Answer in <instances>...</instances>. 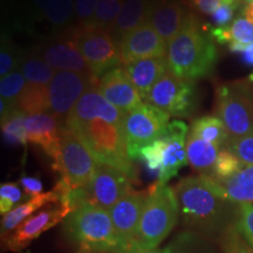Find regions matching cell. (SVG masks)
Segmentation results:
<instances>
[{
	"label": "cell",
	"instance_id": "obj_1",
	"mask_svg": "<svg viewBox=\"0 0 253 253\" xmlns=\"http://www.w3.org/2000/svg\"><path fill=\"white\" fill-rule=\"evenodd\" d=\"M183 224L204 236H221L236 224L238 204L227 199L217 181L207 176L186 177L175 188Z\"/></svg>",
	"mask_w": 253,
	"mask_h": 253
},
{
	"label": "cell",
	"instance_id": "obj_2",
	"mask_svg": "<svg viewBox=\"0 0 253 253\" xmlns=\"http://www.w3.org/2000/svg\"><path fill=\"white\" fill-rule=\"evenodd\" d=\"M207 28L194 14H186L184 25L170 43L167 55L169 68L177 77L195 81L213 74L218 50Z\"/></svg>",
	"mask_w": 253,
	"mask_h": 253
},
{
	"label": "cell",
	"instance_id": "obj_3",
	"mask_svg": "<svg viewBox=\"0 0 253 253\" xmlns=\"http://www.w3.org/2000/svg\"><path fill=\"white\" fill-rule=\"evenodd\" d=\"M65 126L89 148L97 162L116 168L135 181L136 169L121 126L104 120H91L66 123Z\"/></svg>",
	"mask_w": 253,
	"mask_h": 253
},
{
	"label": "cell",
	"instance_id": "obj_4",
	"mask_svg": "<svg viewBox=\"0 0 253 253\" xmlns=\"http://www.w3.org/2000/svg\"><path fill=\"white\" fill-rule=\"evenodd\" d=\"M63 232L84 251L122 253L109 212L96 205L84 203L75 209L63 221Z\"/></svg>",
	"mask_w": 253,
	"mask_h": 253
},
{
	"label": "cell",
	"instance_id": "obj_5",
	"mask_svg": "<svg viewBox=\"0 0 253 253\" xmlns=\"http://www.w3.org/2000/svg\"><path fill=\"white\" fill-rule=\"evenodd\" d=\"M179 204L173 188L156 182L148 189L147 199L137 231L141 249H156L178 221Z\"/></svg>",
	"mask_w": 253,
	"mask_h": 253
},
{
	"label": "cell",
	"instance_id": "obj_6",
	"mask_svg": "<svg viewBox=\"0 0 253 253\" xmlns=\"http://www.w3.org/2000/svg\"><path fill=\"white\" fill-rule=\"evenodd\" d=\"M97 160L89 148L74 132L63 128L58 157L53 162V170L59 173L72 189L86 188L97 168Z\"/></svg>",
	"mask_w": 253,
	"mask_h": 253
},
{
	"label": "cell",
	"instance_id": "obj_7",
	"mask_svg": "<svg viewBox=\"0 0 253 253\" xmlns=\"http://www.w3.org/2000/svg\"><path fill=\"white\" fill-rule=\"evenodd\" d=\"M68 37L86 60L95 78L100 79L112 69L121 67L119 47L110 32L86 25L72 30Z\"/></svg>",
	"mask_w": 253,
	"mask_h": 253
},
{
	"label": "cell",
	"instance_id": "obj_8",
	"mask_svg": "<svg viewBox=\"0 0 253 253\" xmlns=\"http://www.w3.org/2000/svg\"><path fill=\"white\" fill-rule=\"evenodd\" d=\"M198 89L192 80H185L171 69L151 88L145 103L153 104L175 118H190L198 107Z\"/></svg>",
	"mask_w": 253,
	"mask_h": 253
},
{
	"label": "cell",
	"instance_id": "obj_9",
	"mask_svg": "<svg viewBox=\"0 0 253 253\" xmlns=\"http://www.w3.org/2000/svg\"><path fill=\"white\" fill-rule=\"evenodd\" d=\"M216 113L231 140L253 134V101L242 81L221 84L216 91Z\"/></svg>",
	"mask_w": 253,
	"mask_h": 253
},
{
	"label": "cell",
	"instance_id": "obj_10",
	"mask_svg": "<svg viewBox=\"0 0 253 253\" xmlns=\"http://www.w3.org/2000/svg\"><path fill=\"white\" fill-rule=\"evenodd\" d=\"M169 116L164 110L144 102L126 114L122 128L132 161L137 160L144 147L162 138L169 125Z\"/></svg>",
	"mask_w": 253,
	"mask_h": 253
},
{
	"label": "cell",
	"instance_id": "obj_11",
	"mask_svg": "<svg viewBox=\"0 0 253 253\" xmlns=\"http://www.w3.org/2000/svg\"><path fill=\"white\" fill-rule=\"evenodd\" d=\"M99 79L94 75L75 72L58 71L48 84L50 113L65 125L68 114L88 88L97 86Z\"/></svg>",
	"mask_w": 253,
	"mask_h": 253
},
{
	"label": "cell",
	"instance_id": "obj_12",
	"mask_svg": "<svg viewBox=\"0 0 253 253\" xmlns=\"http://www.w3.org/2000/svg\"><path fill=\"white\" fill-rule=\"evenodd\" d=\"M147 199V192L130 191L108 211L120 240L122 253H134L137 249V231Z\"/></svg>",
	"mask_w": 253,
	"mask_h": 253
},
{
	"label": "cell",
	"instance_id": "obj_13",
	"mask_svg": "<svg viewBox=\"0 0 253 253\" xmlns=\"http://www.w3.org/2000/svg\"><path fill=\"white\" fill-rule=\"evenodd\" d=\"M132 179L121 170L99 163L87 186V203L109 211L123 196L132 191Z\"/></svg>",
	"mask_w": 253,
	"mask_h": 253
},
{
	"label": "cell",
	"instance_id": "obj_14",
	"mask_svg": "<svg viewBox=\"0 0 253 253\" xmlns=\"http://www.w3.org/2000/svg\"><path fill=\"white\" fill-rule=\"evenodd\" d=\"M169 47L148 21L126 36L119 43L120 58L123 66L143 59L167 58Z\"/></svg>",
	"mask_w": 253,
	"mask_h": 253
},
{
	"label": "cell",
	"instance_id": "obj_15",
	"mask_svg": "<svg viewBox=\"0 0 253 253\" xmlns=\"http://www.w3.org/2000/svg\"><path fill=\"white\" fill-rule=\"evenodd\" d=\"M72 212L71 209L61 203H58L54 207L46 208L36 216L25 220L24 224L15 229L11 235L2 238L5 249L12 252H20L32 240L38 238L41 233L66 219Z\"/></svg>",
	"mask_w": 253,
	"mask_h": 253
},
{
	"label": "cell",
	"instance_id": "obj_16",
	"mask_svg": "<svg viewBox=\"0 0 253 253\" xmlns=\"http://www.w3.org/2000/svg\"><path fill=\"white\" fill-rule=\"evenodd\" d=\"M100 93L104 99L125 114L129 113L142 102L137 88L132 84L125 67L112 69L99 79L97 84Z\"/></svg>",
	"mask_w": 253,
	"mask_h": 253
},
{
	"label": "cell",
	"instance_id": "obj_17",
	"mask_svg": "<svg viewBox=\"0 0 253 253\" xmlns=\"http://www.w3.org/2000/svg\"><path fill=\"white\" fill-rule=\"evenodd\" d=\"M188 134V126L181 120L169 122L166 132L162 136L166 140V149L163 155V163L158 172V182L167 184L170 179L178 175L179 170L188 164L185 138Z\"/></svg>",
	"mask_w": 253,
	"mask_h": 253
},
{
	"label": "cell",
	"instance_id": "obj_18",
	"mask_svg": "<svg viewBox=\"0 0 253 253\" xmlns=\"http://www.w3.org/2000/svg\"><path fill=\"white\" fill-rule=\"evenodd\" d=\"M123 119L125 114L104 99L97 86H91L84 91L72 112L68 114L65 125L72 122L104 120L113 125L122 126Z\"/></svg>",
	"mask_w": 253,
	"mask_h": 253
},
{
	"label": "cell",
	"instance_id": "obj_19",
	"mask_svg": "<svg viewBox=\"0 0 253 253\" xmlns=\"http://www.w3.org/2000/svg\"><path fill=\"white\" fill-rule=\"evenodd\" d=\"M25 128L27 132V142L42 148L53 161L58 157L65 125L55 118L54 114L48 112L26 115Z\"/></svg>",
	"mask_w": 253,
	"mask_h": 253
},
{
	"label": "cell",
	"instance_id": "obj_20",
	"mask_svg": "<svg viewBox=\"0 0 253 253\" xmlns=\"http://www.w3.org/2000/svg\"><path fill=\"white\" fill-rule=\"evenodd\" d=\"M37 54L56 72L66 71L94 75L86 60L80 54L77 46L68 36L45 43L40 47Z\"/></svg>",
	"mask_w": 253,
	"mask_h": 253
},
{
	"label": "cell",
	"instance_id": "obj_21",
	"mask_svg": "<svg viewBox=\"0 0 253 253\" xmlns=\"http://www.w3.org/2000/svg\"><path fill=\"white\" fill-rule=\"evenodd\" d=\"M163 0H125L123 1L118 20L110 32L118 47L123 38L150 20L155 8Z\"/></svg>",
	"mask_w": 253,
	"mask_h": 253
},
{
	"label": "cell",
	"instance_id": "obj_22",
	"mask_svg": "<svg viewBox=\"0 0 253 253\" xmlns=\"http://www.w3.org/2000/svg\"><path fill=\"white\" fill-rule=\"evenodd\" d=\"M185 18L184 7L181 2L177 0H163L155 8L149 23L160 34L166 45L169 47L181 32Z\"/></svg>",
	"mask_w": 253,
	"mask_h": 253
},
{
	"label": "cell",
	"instance_id": "obj_23",
	"mask_svg": "<svg viewBox=\"0 0 253 253\" xmlns=\"http://www.w3.org/2000/svg\"><path fill=\"white\" fill-rule=\"evenodd\" d=\"M123 67L130 77L132 84L137 88L142 100L145 101L151 88L169 69V63L167 58H151L140 60Z\"/></svg>",
	"mask_w": 253,
	"mask_h": 253
},
{
	"label": "cell",
	"instance_id": "obj_24",
	"mask_svg": "<svg viewBox=\"0 0 253 253\" xmlns=\"http://www.w3.org/2000/svg\"><path fill=\"white\" fill-rule=\"evenodd\" d=\"M185 148L188 162L192 169L201 173L202 176L212 178L220 148L210 142L202 140L192 132L186 137Z\"/></svg>",
	"mask_w": 253,
	"mask_h": 253
},
{
	"label": "cell",
	"instance_id": "obj_25",
	"mask_svg": "<svg viewBox=\"0 0 253 253\" xmlns=\"http://www.w3.org/2000/svg\"><path fill=\"white\" fill-rule=\"evenodd\" d=\"M48 203H59V195L56 194L54 189L52 191L42 192V194L36 196V197L30 198L26 203H23L15 207L11 212L6 214L1 220V238H5L11 235V231L18 229L21 223L31 216L32 213L36 212L38 209L42 208L43 205Z\"/></svg>",
	"mask_w": 253,
	"mask_h": 253
},
{
	"label": "cell",
	"instance_id": "obj_26",
	"mask_svg": "<svg viewBox=\"0 0 253 253\" xmlns=\"http://www.w3.org/2000/svg\"><path fill=\"white\" fill-rule=\"evenodd\" d=\"M218 183L231 202L253 204V166H244L235 176Z\"/></svg>",
	"mask_w": 253,
	"mask_h": 253
},
{
	"label": "cell",
	"instance_id": "obj_27",
	"mask_svg": "<svg viewBox=\"0 0 253 253\" xmlns=\"http://www.w3.org/2000/svg\"><path fill=\"white\" fill-rule=\"evenodd\" d=\"M191 132L223 149L229 147L231 141L225 125L217 115H205L196 119L191 125Z\"/></svg>",
	"mask_w": 253,
	"mask_h": 253
},
{
	"label": "cell",
	"instance_id": "obj_28",
	"mask_svg": "<svg viewBox=\"0 0 253 253\" xmlns=\"http://www.w3.org/2000/svg\"><path fill=\"white\" fill-rule=\"evenodd\" d=\"M17 109L25 115L50 112L48 86L27 82L26 87L17 101Z\"/></svg>",
	"mask_w": 253,
	"mask_h": 253
},
{
	"label": "cell",
	"instance_id": "obj_29",
	"mask_svg": "<svg viewBox=\"0 0 253 253\" xmlns=\"http://www.w3.org/2000/svg\"><path fill=\"white\" fill-rule=\"evenodd\" d=\"M163 253H217L205 237L195 231L178 233L162 250Z\"/></svg>",
	"mask_w": 253,
	"mask_h": 253
},
{
	"label": "cell",
	"instance_id": "obj_30",
	"mask_svg": "<svg viewBox=\"0 0 253 253\" xmlns=\"http://www.w3.org/2000/svg\"><path fill=\"white\" fill-rule=\"evenodd\" d=\"M54 26L67 25L74 15V0H32Z\"/></svg>",
	"mask_w": 253,
	"mask_h": 253
},
{
	"label": "cell",
	"instance_id": "obj_31",
	"mask_svg": "<svg viewBox=\"0 0 253 253\" xmlns=\"http://www.w3.org/2000/svg\"><path fill=\"white\" fill-rule=\"evenodd\" d=\"M20 71L28 84H46L48 86L55 75V69L52 68L38 54H32L21 59Z\"/></svg>",
	"mask_w": 253,
	"mask_h": 253
},
{
	"label": "cell",
	"instance_id": "obj_32",
	"mask_svg": "<svg viewBox=\"0 0 253 253\" xmlns=\"http://www.w3.org/2000/svg\"><path fill=\"white\" fill-rule=\"evenodd\" d=\"M123 1L125 0H99L90 26L112 32L121 12Z\"/></svg>",
	"mask_w": 253,
	"mask_h": 253
},
{
	"label": "cell",
	"instance_id": "obj_33",
	"mask_svg": "<svg viewBox=\"0 0 253 253\" xmlns=\"http://www.w3.org/2000/svg\"><path fill=\"white\" fill-rule=\"evenodd\" d=\"M25 119L26 115L15 109L7 118L1 120V130L7 143L26 145L27 132L25 128Z\"/></svg>",
	"mask_w": 253,
	"mask_h": 253
},
{
	"label": "cell",
	"instance_id": "obj_34",
	"mask_svg": "<svg viewBox=\"0 0 253 253\" xmlns=\"http://www.w3.org/2000/svg\"><path fill=\"white\" fill-rule=\"evenodd\" d=\"M244 164L238 160L232 151L229 149H221L214 166L212 178L217 182H223L235 176L243 169Z\"/></svg>",
	"mask_w": 253,
	"mask_h": 253
},
{
	"label": "cell",
	"instance_id": "obj_35",
	"mask_svg": "<svg viewBox=\"0 0 253 253\" xmlns=\"http://www.w3.org/2000/svg\"><path fill=\"white\" fill-rule=\"evenodd\" d=\"M27 81L21 71H14L5 75L0 80V95L1 99L8 103L17 106V101L26 87Z\"/></svg>",
	"mask_w": 253,
	"mask_h": 253
},
{
	"label": "cell",
	"instance_id": "obj_36",
	"mask_svg": "<svg viewBox=\"0 0 253 253\" xmlns=\"http://www.w3.org/2000/svg\"><path fill=\"white\" fill-rule=\"evenodd\" d=\"M166 140L160 138V140H156L151 144L144 147L140 151V154H138L137 160L143 161L148 168V170L153 173H157V176L163 163V155L164 149H166Z\"/></svg>",
	"mask_w": 253,
	"mask_h": 253
},
{
	"label": "cell",
	"instance_id": "obj_37",
	"mask_svg": "<svg viewBox=\"0 0 253 253\" xmlns=\"http://www.w3.org/2000/svg\"><path fill=\"white\" fill-rule=\"evenodd\" d=\"M223 253H253V248L246 242L236 225L231 226L220 236Z\"/></svg>",
	"mask_w": 253,
	"mask_h": 253
},
{
	"label": "cell",
	"instance_id": "obj_38",
	"mask_svg": "<svg viewBox=\"0 0 253 253\" xmlns=\"http://www.w3.org/2000/svg\"><path fill=\"white\" fill-rule=\"evenodd\" d=\"M235 225L246 242L253 248V204H238Z\"/></svg>",
	"mask_w": 253,
	"mask_h": 253
},
{
	"label": "cell",
	"instance_id": "obj_39",
	"mask_svg": "<svg viewBox=\"0 0 253 253\" xmlns=\"http://www.w3.org/2000/svg\"><path fill=\"white\" fill-rule=\"evenodd\" d=\"M23 192L17 183H4L0 186V213L2 216L11 212L13 207L23 199Z\"/></svg>",
	"mask_w": 253,
	"mask_h": 253
},
{
	"label": "cell",
	"instance_id": "obj_40",
	"mask_svg": "<svg viewBox=\"0 0 253 253\" xmlns=\"http://www.w3.org/2000/svg\"><path fill=\"white\" fill-rule=\"evenodd\" d=\"M226 149L232 151L244 166H253V134L231 140Z\"/></svg>",
	"mask_w": 253,
	"mask_h": 253
},
{
	"label": "cell",
	"instance_id": "obj_41",
	"mask_svg": "<svg viewBox=\"0 0 253 253\" xmlns=\"http://www.w3.org/2000/svg\"><path fill=\"white\" fill-rule=\"evenodd\" d=\"M230 31L232 36V42L245 47L253 42V25L242 15L235 19V21L231 25Z\"/></svg>",
	"mask_w": 253,
	"mask_h": 253
},
{
	"label": "cell",
	"instance_id": "obj_42",
	"mask_svg": "<svg viewBox=\"0 0 253 253\" xmlns=\"http://www.w3.org/2000/svg\"><path fill=\"white\" fill-rule=\"evenodd\" d=\"M20 62L21 60L15 53L14 47H12L8 41L2 40L1 52H0V75L1 78L17 71L15 68L20 66Z\"/></svg>",
	"mask_w": 253,
	"mask_h": 253
},
{
	"label": "cell",
	"instance_id": "obj_43",
	"mask_svg": "<svg viewBox=\"0 0 253 253\" xmlns=\"http://www.w3.org/2000/svg\"><path fill=\"white\" fill-rule=\"evenodd\" d=\"M99 0H74V15L79 21L78 26H86L93 20Z\"/></svg>",
	"mask_w": 253,
	"mask_h": 253
},
{
	"label": "cell",
	"instance_id": "obj_44",
	"mask_svg": "<svg viewBox=\"0 0 253 253\" xmlns=\"http://www.w3.org/2000/svg\"><path fill=\"white\" fill-rule=\"evenodd\" d=\"M238 7L232 5L227 4H221L216 11L211 14L212 18L213 25H216V27L219 28H229L230 24L233 23V18H235L236 12L238 11Z\"/></svg>",
	"mask_w": 253,
	"mask_h": 253
},
{
	"label": "cell",
	"instance_id": "obj_45",
	"mask_svg": "<svg viewBox=\"0 0 253 253\" xmlns=\"http://www.w3.org/2000/svg\"><path fill=\"white\" fill-rule=\"evenodd\" d=\"M19 184L23 186L25 196L30 198H33L36 196L40 195L41 191L43 190L42 182L38 177L23 176L20 178V181H19Z\"/></svg>",
	"mask_w": 253,
	"mask_h": 253
},
{
	"label": "cell",
	"instance_id": "obj_46",
	"mask_svg": "<svg viewBox=\"0 0 253 253\" xmlns=\"http://www.w3.org/2000/svg\"><path fill=\"white\" fill-rule=\"evenodd\" d=\"M210 34L212 36L214 40L220 45H230L232 42V36H231V31L229 28H219L214 27L210 28Z\"/></svg>",
	"mask_w": 253,
	"mask_h": 253
},
{
	"label": "cell",
	"instance_id": "obj_47",
	"mask_svg": "<svg viewBox=\"0 0 253 253\" xmlns=\"http://www.w3.org/2000/svg\"><path fill=\"white\" fill-rule=\"evenodd\" d=\"M221 4H223V0H202L197 8L204 14H212Z\"/></svg>",
	"mask_w": 253,
	"mask_h": 253
},
{
	"label": "cell",
	"instance_id": "obj_48",
	"mask_svg": "<svg viewBox=\"0 0 253 253\" xmlns=\"http://www.w3.org/2000/svg\"><path fill=\"white\" fill-rule=\"evenodd\" d=\"M242 61L248 66H253V42L250 43L242 53Z\"/></svg>",
	"mask_w": 253,
	"mask_h": 253
},
{
	"label": "cell",
	"instance_id": "obj_49",
	"mask_svg": "<svg viewBox=\"0 0 253 253\" xmlns=\"http://www.w3.org/2000/svg\"><path fill=\"white\" fill-rule=\"evenodd\" d=\"M242 13L246 20H249L253 25V1L246 2V5L242 9Z\"/></svg>",
	"mask_w": 253,
	"mask_h": 253
},
{
	"label": "cell",
	"instance_id": "obj_50",
	"mask_svg": "<svg viewBox=\"0 0 253 253\" xmlns=\"http://www.w3.org/2000/svg\"><path fill=\"white\" fill-rule=\"evenodd\" d=\"M243 84H244L246 90H248V93L250 95V97H251V100L253 101V74L250 75L248 79H245V80H243Z\"/></svg>",
	"mask_w": 253,
	"mask_h": 253
},
{
	"label": "cell",
	"instance_id": "obj_51",
	"mask_svg": "<svg viewBox=\"0 0 253 253\" xmlns=\"http://www.w3.org/2000/svg\"><path fill=\"white\" fill-rule=\"evenodd\" d=\"M134 253H163L162 250H158L156 249H151V250H144V249H141L140 246H137V249L135 250Z\"/></svg>",
	"mask_w": 253,
	"mask_h": 253
},
{
	"label": "cell",
	"instance_id": "obj_52",
	"mask_svg": "<svg viewBox=\"0 0 253 253\" xmlns=\"http://www.w3.org/2000/svg\"><path fill=\"white\" fill-rule=\"evenodd\" d=\"M79 253H95V252H88V251H84V250H80V252Z\"/></svg>",
	"mask_w": 253,
	"mask_h": 253
}]
</instances>
